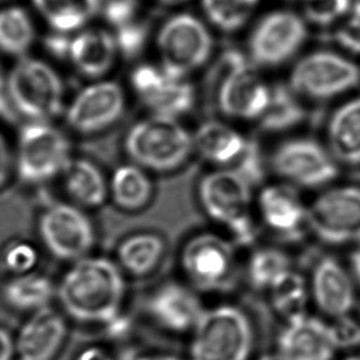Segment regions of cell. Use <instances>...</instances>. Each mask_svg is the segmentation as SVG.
Here are the masks:
<instances>
[{"label": "cell", "instance_id": "12", "mask_svg": "<svg viewBox=\"0 0 360 360\" xmlns=\"http://www.w3.org/2000/svg\"><path fill=\"white\" fill-rule=\"evenodd\" d=\"M307 37L305 19L292 11L266 15L248 39V53L253 65L276 68L287 63L302 49Z\"/></svg>", "mask_w": 360, "mask_h": 360}, {"label": "cell", "instance_id": "6", "mask_svg": "<svg viewBox=\"0 0 360 360\" xmlns=\"http://www.w3.org/2000/svg\"><path fill=\"white\" fill-rule=\"evenodd\" d=\"M68 136L51 122H25L14 148V174L26 185L63 175L72 161Z\"/></svg>", "mask_w": 360, "mask_h": 360}, {"label": "cell", "instance_id": "49", "mask_svg": "<svg viewBox=\"0 0 360 360\" xmlns=\"http://www.w3.org/2000/svg\"><path fill=\"white\" fill-rule=\"evenodd\" d=\"M259 360H284L282 356H279V354H266V356H263L262 358H259Z\"/></svg>", "mask_w": 360, "mask_h": 360}, {"label": "cell", "instance_id": "37", "mask_svg": "<svg viewBox=\"0 0 360 360\" xmlns=\"http://www.w3.org/2000/svg\"><path fill=\"white\" fill-rule=\"evenodd\" d=\"M236 172L239 174L248 185H258L264 179V160L262 150L255 141H248L246 148L238 161L235 162Z\"/></svg>", "mask_w": 360, "mask_h": 360}, {"label": "cell", "instance_id": "8", "mask_svg": "<svg viewBox=\"0 0 360 360\" xmlns=\"http://www.w3.org/2000/svg\"><path fill=\"white\" fill-rule=\"evenodd\" d=\"M359 84L356 62L338 52L319 49L297 60L288 85L300 98L327 101L349 93Z\"/></svg>", "mask_w": 360, "mask_h": 360}, {"label": "cell", "instance_id": "52", "mask_svg": "<svg viewBox=\"0 0 360 360\" xmlns=\"http://www.w3.org/2000/svg\"><path fill=\"white\" fill-rule=\"evenodd\" d=\"M345 360H360V356H349V358H347Z\"/></svg>", "mask_w": 360, "mask_h": 360}, {"label": "cell", "instance_id": "5", "mask_svg": "<svg viewBox=\"0 0 360 360\" xmlns=\"http://www.w3.org/2000/svg\"><path fill=\"white\" fill-rule=\"evenodd\" d=\"M198 200L210 219L223 225L235 243H255L257 229L251 213V186L236 171L207 174L198 186Z\"/></svg>", "mask_w": 360, "mask_h": 360}, {"label": "cell", "instance_id": "13", "mask_svg": "<svg viewBox=\"0 0 360 360\" xmlns=\"http://www.w3.org/2000/svg\"><path fill=\"white\" fill-rule=\"evenodd\" d=\"M278 176L302 188H321L338 175V162L319 141L297 138L276 148L271 159Z\"/></svg>", "mask_w": 360, "mask_h": 360}, {"label": "cell", "instance_id": "47", "mask_svg": "<svg viewBox=\"0 0 360 360\" xmlns=\"http://www.w3.org/2000/svg\"><path fill=\"white\" fill-rule=\"evenodd\" d=\"M78 360H111L105 353L98 349H89L79 356Z\"/></svg>", "mask_w": 360, "mask_h": 360}, {"label": "cell", "instance_id": "28", "mask_svg": "<svg viewBox=\"0 0 360 360\" xmlns=\"http://www.w3.org/2000/svg\"><path fill=\"white\" fill-rule=\"evenodd\" d=\"M164 251L165 243L159 235L150 233L131 235L118 246V262L131 276L143 277L158 267Z\"/></svg>", "mask_w": 360, "mask_h": 360}, {"label": "cell", "instance_id": "35", "mask_svg": "<svg viewBox=\"0 0 360 360\" xmlns=\"http://www.w3.org/2000/svg\"><path fill=\"white\" fill-rule=\"evenodd\" d=\"M353 0H302L304 18L317 26H332L349 15Z\"/></svg>", "mask_w": 360, "mask_h": 360}, {"label": "cell", "instance_id": "3", "mask_svg": "<svg viewBox=\"0 0 360 360\" xmlns=\"http://www.w3.org/2000/svg\"><path fill=\"white\" fill-rule=\"evenodd\" d=\"M217 103L225 117L259 121L267 110L271 89L239 49H225L213 68Z\"/></svg>", "mask_w": 360, "mask_h": 360}, {"label": "cell", "instance_id": "48", "mask_svg": "<svg viewBox=\"0 0 360 360\" xmlns=\"http://www.w3.org/2000/svg\"><path fill=\"white\" fill-rule=\"evenodd\" d=\"M136 360H179L174 358V356H143Z\"/></svg>", "mask_w": 360, "mask_h": 360}, {"label": "cell", "instance_id": "24", "mask_svg": "<svg viewBox=\"0 0 360 360\" xmlns=\"http://www.w3.org/2000/svg\"><path fill=\"white\" fill-rule=\"evenodd\" d=\"M246 144V138L239 131L219 121L205 122L193 134L195 150L215 165L235 164Z\"/></svg>", "mask_w": 360, "mask_h": 360}, {"label": "cell", "instance_id": "4", "mask_svg": "<svg viewBox=\"0 0 360 360\" xmlns=\"http://www.w3.org/2000/svg\"><path fill=\"white\" fill-rule=\"evenodd\" d=\"M127 155L144 170L170 172L188 160L193 136L174 118L151 117L131 127L124 139Z\"/></svg>", "mask_w": 360, "mask_h": 360}, {"label": "cell", "instance_id": "50", "mask_svg": "<svg viewBox=\"0 0 360 360\" xmlns=\"http://www.w3.org/2000/svg\"><path fill=\"white\" fill-rule=\"evenodd\" d=\"M241 4L246 5L248 8H252L253 5L258 3V0H238Z\"/></svg>", "mask_w": 360, "mask_h": 360}, {"label": "cell", "instance_id": "20", "mask_svg": "<svg viewBox=\"0 0 360 360\" xmlns=\"http://www.w3.org/2000/svg\"><path fill=\"white\" fill-rule=\"evenodd\" d=\"M258 210L268 229L284 238H295L307 225V208L289 186L264 187L258 195Z\"/></svg>", "mask_w": 360, "mask_h": 360}, {"label": "cell", "instance_id": "32", "mask_svg": "<svg viewBox=\"0 0 360 360\" xmlns=\"http://www.w3.org/2000/svg\"><path fill=\"white\" fill-rule=\"evenodd\" d=\"M273 307L288 321H295L305 316L307 287L305 279L299 273L289 271L274 283L271 289Z\"/></svg>", "mask_w": 360, "mask_h": 360}, {"label": "cell", "instance_id": "2", "mask_svg": "<svg viewBox=\"0 0 360 360\" xmlns=\"http://www.w3.org/2000/svg\"><path fill=\"white\" fill-rule=\"evenodd\" d=\"M10 106L26 122H51L64 111L63 80L51 64L24 57L5 77Z\"/></svg>", "mask_w": 360, "mask_h": 360}, {"label": "cell", "instance_id": "45", "mask_svg": "<svg viewBox=\"0 0 360 360\" xmlns=\"http://www.w3.org/2000/svg\"><path fill=\"white\" fill-rule=\"evenodd\" d=\"M10 115H14V112L10 106L9 96H8V90H6V80H5V77L0 75V117H8Z\"/></svg>", "mask_w": 360, "mask_h": 360}, {"label": "cell", "instance_id": "15", "mask_svg": "<svg viewBox=\"0 0 360 360\" xmlns=\"http://www.w3.org/2000/svg\"><path fill=\"white\" fill-rule=\"evenodd\" d=\"M131 89L153 115L179 118L192 111L195 90L187 78H176L161 67L141 64L131 74Z\"/></svg>", "mask_w": 360, "mask_h": 360}, {"label": "cell", "instance_id": "42", "mask_svg": "<svg viewBox=\"0 0 360 360\" xmlns=\"http://www.w3.org/2000/svg\"><path fill=\"white\" fill-rule=\"evenodd\" d=\"M14 174V149L0 131V190L8 185Z\"/></svg>", "mask_w": 360, "mask_h": 360}, {"label": "cell", "instance_id": "39", "mask_svg": "<svg viewBox=\"0 0 360 360\" xmlns=\"http://www.w3.org/2000/svg\"><path fill=\"white\" fill-rule=\"evenodd\" d=\"M333 39L348 53L360 56V1L353 3L349 15L337 24Z\"/></svg>", "mask_w": 360, "mask_h": 360}, {"label": "cell", "instance_id": "19", "mask_svg": "<svg viewBox=\"0 0 360 360\" xmlns=\"http://www.w3.org/2000/svg\"><path fill=\"white\" fill-rule=\"evenodd\" d=\"M336 349L330 326L307 315L289 322L278 341L284 360H332Z\"/></svg>", "mask_w": 360, "mask_h": 360}, {"label": "cell", "instance_id": "40", "mask_svg": "<svg viewBox=\"0 0 360 360\" xmlns=\"http://www.w3.org/2000/svg\"><path fill=\"white\" fill-rule=\"evenodd\" d=\"M138 0H100V11L115 29L136 20Z\"/></svg>", "mask_w": 360, "mask_h": 360}, {"label": "cell", "instance_id": "14", "mask_svg": "<svg viewBox=\"0 0 360 360\" xmlns=\"http://www.w3.org/2000/svg\"><path fill=\"white\" fill-rule=\"evenodd\" d=\"M181 266L191 282L202 290L228 289L236 273L234 248L218 235H195L181 251Z\"/></svg>", "mask_w": 360, "mask_h": 360}, {"label": "cell", "instance_id": "38", "mask_svg": "<svg viewBox=\"0 0 360 360\" xmlns=\"http://www.w3.org/2000/svg\"><path fill=\"white\" fill-rule=\"evenodd\" d=\"M4 266L11 276H19L26 273L34 272L36 264L39 262L37 250L27 243H11L5 250Z\"/></svg>", "mask_w": 360, "mask_h": 360}, {"label": "cell", "instance_id": "1", "mask_svg": "<svg viewBox=\"0 0 360 360\" xmlns=\"http://www.w3.org/2000/svg\"><path fill=\"white\" fill-rule=\"evenodd\" d=\"M124 279L116 263L105 257L74 262L57 288L64 311L85 322L111 321L124 295Z\"/></svg>", "mask_w": 360, "mask_h": 360}, {"label": "cell", "instance_id": "27", "mask_svg": "<svg viewBox=\"0 0 360 360\" xmlns=\"http://www.w3.org/2000/svg\"><path fill=\"white\" fill-rule=\"evenodd\" d=\"M108 193L118 208L136 212L149 205L153 197V184L141 166L127 164L113 171Z\"/></svg>", "mask_w": 360, "mask_h": 360}, {"label": "cell", "instance_id": "18", "mask_svg": "<svg viewBox=\"0 0 360 360\" xmlns=\"http://www.w3.org/2000/svg\"><path fill=\"white\" fill-rule=\"evenodd\" d=\"M311 292L317 307L328 316H348L356 304L354 284L337 259L321 258L312 271Z\"/></svg>", "mask_w": 360, "mask_h": 360}, {"label": "cell", "instance_id": "41", "mask_svg": "<svg viewBox=\"0 0 360 360\" xmlns=\"http://www.w3.org/2000/svg\"><path fill=\"white\" fill-rule=\"evenodd\" d=\"M336 348H351L360 345V326L348 316L340 317L330 326Z\"/></svg>", "mask_w": 360, "mask_h": 360}, {"label": "cell", "instance_id": "26", "mask_svg": "<svg viewBox=\"0 0 360 360\" xmlns=\"http://www.w3.org/2000/svg\"><path fill=\"white\" fill-rule=\"evenodd\" d=\"M64 190L72 200L86 208H96L108 200V184L91 161L75 159L63 172Z\"/></svg>", "mask_w": 360, "mask_h": 360}, {"label": "cell", "instance_id": "21", "mask_svg": "<svg viewBox=\"0 0 360 360\" xmlns=\"http://www.w3.org/2000/svg\"><path fill=\"white\" fill-rule=\"evenodd\" d=\"M149 311L160 326L185 332L195 328L205 310L190 289L177 283H167L151 295Z\"/></svg>", "mask_w": 360, "mask_h": 360}, {"label": "cell", "instance_id": "30", "mask_svg": "<svg viewBox=\"0 0 360 360\" xmlns=\"http://www.w3.org/2000/svg\"><path fill=\"white\" fill-rule=\"evenodd\" d=\"M307 112L300 98L285 84H276L271 89V98L266 112L259 118V126L269 133L289 131L305 120Z\"/></svg>", "mask_w": 360, "mask_h": 360}, {"label": "cell", "instance_id": "17", "mask_svg": "<svg viewBox=\"0 0 360 360\" xmlns=\"http://www.w3.org/2000/svg\"><path fill=\"white\" fill-rule=\"evenodd\" d=\"M67 336L64 317L51 307L31 314L15 338L19 360H52Z\"/></svg>", "mask_w": 360, "mask_h": 360}, {"label": "cell", "instance_id": "43", "mask_svg": "<svg viewBox=\"0 0 360 360\" xmlns=\"http://www.w3.org/2000/svg\"><path fill=\"white\" fill-rule=\"evenodd\" d=\"M70 42H72V39H69L67 34L56 32L46 39V46L54 57L64 60V59H68Z\"/></svg>", "mask_w": 360, "mask_h": 360}, {"label": "cell", "instance_id": "9", "mask_svg": "<svg viewBox=\"0 0 360 360\" xmlns=\"http://www.w3.org/2000/svg\"><path fill=\"white\" fill-rule=\"evenodd\" d=\"M161 68L176 78L203 67L213 51V37L205 25L190 14L176 15L162 25L158 36Z\"/></svg>", "mask_w": 360, "mask_h": 360}, {"label": "cell", "instance_id": "23", "mask_svg": "<svg viewBox=\"0 0 360 360\" xmlns=\"http://www.w3.org/2000/svg\"><path fill=\"white\" fill-rule=\"evenodd\" d=\"M327 149L340 164L360 165V96L342 103L332 113L327 124Z\"/></svg>", "mask_w": 360, "mask_h": 360}, {"label": "cell", "instance_id": "22", "mask_svg": "<svg viewBox=\"0 0 360 360\" xmlns=\"http://www.w3.org/2000/svg\"><path fill=\"white\" fill-rule=\"evenodd\" d=\"M117 54L112 34L105 30H85L72 39L68 60L85 78L100 80L112 69Z\"/></svg>", "mask_w": 360, "mask_h": 360}, {"label": "cell", "instance_id": "34", "mask_svg": "<svg viewBox=\"0 0 360 360\" xmlns=\"http://www.w3.org/2000/svg\"><path fill=\"white\" fill-rule=\"evenodd\" d=\"M210 22L224 32H235L246 24L251 9L238 0H202Z\"/></svg>", "mask_w": 360, "mask_h": 360}, {"label": "cell", "instance_id": "10", "mask_svg": "<svg viewBox=\"0 0 360 360\" xmlns=\"http://www.w3.org/2000/svg\"><path fill=\"white\" fill-rule=\"evenodd\" d=\"M307 225L327 245H359L360 187L337 186L322 192L307 207Z\"/></svg>", "mask_w": 360, "mask_h": 360}, {"label": "cell", "instance_id": "7", "mask_svg": "<svg viewBox=\"0 0 360 360\" xmlns=\"http://www.w3.org/2000/svg\"><path fill=\"white\" fill-rule=\"evenodd\" d=\"M193 330L191 360H248L252 349V327L238 307L203 311Z\"/></svg>", "mask_w": 360, "mask_h": 360}, {"label": "cell", "instance_id": "46", "mask_svg": "<svg viewBox=\"0 0 360 360\" xmlns=\"http://www.w3.org/2000/svg\"><path fill=\"white\" fill-rule=\"evenodd\" d=\"M351 268L353 277L360 285V243L351 255Z\"/></svg>", "mask_w": 360, "mask_h": 360}, {"label": "cell", "instance_id": "36", "mask_svg": "<svg viewBox=\"0 0 360 360\" xmlns=\"http://www.w3.org/2000/svg\"><path fill=\"white\" fill-rule=\"evenodd\" d=\"M113 36L117 44L118 53L122 54L124 58L133 59L138 57L146 47L149 27L146 22L133 20L117 27Z\"/></svg>", "mask_w": 360, "mask_h": 360}, {"label": "cell", "instance_id": "29", "mask_svg": "<svg viewBox=\"0 0 360 360\" xmlns=\"http://www.w3.org/2000/svg\"><path fill=\"white\" fill-rule=\"evenodd\" d=\"M49 26L58 34L80 30L100 11V0H32Z\"/></svg>", "mask_w": 360, "mask_h": 360}, {"label": "cell", "instance_id": "16", "mask_svg": "<svg viewBox=\"0 0 360 360\" xmlns=\"http://www.w3.org/2000/svg\"><path fill=\"white\" fill-rule=\"evenodd\" d=\"M124 110L126 94L121 85L110 80H98L74 96L65 108V122L75 133L90 136L113 126Z\"/></svg>", "mask_w": 360, "mask_h": 360}, {"label": "cell", "instance_id": "33", "mask_svg": "<svg viewBox=\"0 0 360 360\" xmlns=\"http://www.w3.org/2000/svg\"><path fill=\"white\" fill-rule=\"evenodd\" d=\"M290 269L287 253L274 248H258L248 259V281L256 289H271Z\"/></svg>", "mask_w": 360, "mask_h": 360}, {"label": "cell", "instance_id": "51", "mask_svg": "<svg viewBox=\"0 0 360 360\" xmlns=\"http://www.w3.org/2000/svg\"><path fill=\"white\" fill-rule=\"evenodd\" d=\"M160 1H164V3H180V1H185V0H160Z\"/></svg>", "mask_w": 360, "mask_h": 360}, {"label": "cell", "instance_id": "44", "mask_svg": "<svg viewBox=\"0 0 360 360\" xmlns=\"http://www.w3.org/2000/svg\"><path fill=\"white\" fill-rule=\"evenodd\" d=\"M15 356V338L0 326V360H13Z\"/></svg>", "mask_w": 360, "mask_h": 360}, {"label": "cell", "instance_id": "31", "mask_svg": "<svg viewBox=\"0 0 360 360\" xmlns=\"http://www.w3.org/2000/svg\"><path fill=\"white\" fill-rule=\"evenodd\" d=\"M36 39L34 22L30 15L19 6L0 10V53L8 57H27Z\"/></svg>", "mask_w": 360, "mask_h": 360}, {"label": "cell", "instance_id": "11", "mask_svg": "<svg viewBox=\"0 0 360 360\" xmlns=\"http://www.w3.org/2000/svg\"><path fill=\"white\" fill-rule=\"evenodd\" d=\"M44 248L59 261L77 262L86 257L95 243V229L83 210L69 203H52L39 218Z\"/></svg>", "mask_w": 360, "mask_h": 360}, {"label": "cell", "instance_id": "25", "mask_svg": "<svg viewBox=\"0 0 360 360\" xmlns=\"http://www.w3.org/2000/svg\"><path fill=\"white\" fill-rule=\"evenodd\" d=\"M56 292L53 282L47 276L34 271L10 276L1 288V299L11 310L34 314L49 307Z\"/></svg>", "mask_w": 360, "mask_h": 360}]
</instances>
